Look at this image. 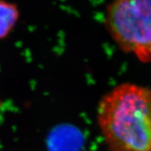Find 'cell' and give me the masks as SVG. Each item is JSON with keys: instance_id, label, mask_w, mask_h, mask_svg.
I'll return each instance as SVG.
<instances>
[{"instance_id": "3", "label": "cell", "mask_w": 151, "mask_h": 151, "mask_svg": "<svg viewBox=\"0 0 151 151\" xmlns=\"http://www.w3.org/2000/svg\"><path fill=\"white\" fill-rule=\"evenodd\" d=\"M19 17V11L16 5L0 0V40L11 32Z\"/></svg>"}, {"instance_id": "2", "label": "cell", "mask_w": 151, "mask_h": 151, "mask_svg": "<svg viewBox=\"0 0 151 151\" xmlns=\"http://www.w3.org/2000/svg\"><path fill=\"white\" fill-rule=\"evenodd\" d=\"M116 44L141 62L151 61V0H113L105 17Z\"/></svg>"}, {"instance_id": "1", "label": "cell", "mask_w": 151, "mask_h": 151, "mask_svg": "<svg viewBox=\"0 0 151 151\" xmlns=\"http://www.w3.org/2000/svg\"><path fill=\"white\" fill-rule=\"evenodd\" d=\"M97 121L111 151H151V90L131 83L100 101Z\"/></svg>"}, {"instance_id": "4", "label": "cell", "mask_w": 151, "mask_h": 151, "mask_svg": "<svg viewBox=\"0 0 151 151\" xmlns=\"http://www.w3.org/2000/svg\"><path fill=\"white\" fill-rule=\"evenodd\" d=\"M0 105H1V101H0Z\"/></svg>"}]
</instances>
